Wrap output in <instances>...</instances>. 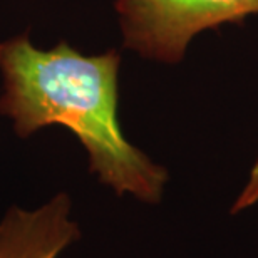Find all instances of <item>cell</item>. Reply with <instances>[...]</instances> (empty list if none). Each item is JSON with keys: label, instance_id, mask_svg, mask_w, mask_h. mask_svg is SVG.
Instances as JSON below:
<instances>
[{"label": "cell", "instance_id": "obj_1", "mask_svg": "<svg viewBox=\"0 0 258 258\" xmlns=\"http://www.w3.org/2000/svg\"><path fill=\"white\" fill-rule=\"evenodd\" d=\"M121 54L111 49L84 55L67 42L37 49L29 34L0 42L4 94L0 114L20 138L50 124L71 129L89 154L91 171L117 195L158 203L166 169L127 141L117 119Z\"/></svg>", "mask_w": 258, "mask_h": 258}, {"label": "cell", "instance_id": "obj_2", "mask_svg": "<svg viewBox=\"0 0 258 258\" xmlns=\"http://www.w3.org/2000/svg\"><path fill=\"white\" fill-rule=\"evenodd\" d=\"M122 42L141 57L178 64L195 35L258 15V0H116Z\"/></svg>", "mask_w": 258, "mask_h": 258}, {"label": "cell", "instance_id": "obj_3", "mask_svg": "<svg viewBox=\"0 0 258 258\" xmlns=\"http://www.w3.org/2000/svg\"><path fill=\"white\" fill-rule=\"evenodd\" d=\"M69 213L71 198L66 193L34 211L10 208L0 221V258H57L81 236Z\"/></svg>", "mask_w": 258, "mask_h": 258}, {"label": "cell", "instance_id": "obj_4", "mask_svg": "<svg viewBox=\"0 0 258 258\" xmlns=\"http://www.w3.org/2000/svg\"><path fill=\"white\" fill-rule=\"evenodd\" d=\"M256 203H258V159L253 164V168H251L248 181H246L243 189H241L238 198L235 200L233 208H231V215L238 213V211H243Z\"/></svg>", "mask_w": 258, "mask_h": 258}]
</instances>
